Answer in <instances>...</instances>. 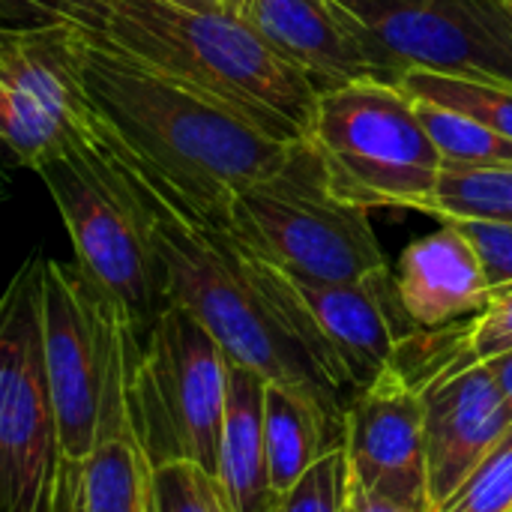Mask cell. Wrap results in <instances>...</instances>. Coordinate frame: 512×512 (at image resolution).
Wrapping results in <instances>:
<instances>
[{
  "instance_id": "obj_18",
  "label": "cell",
  "mask_w": 512,
  "mask_h": 512,
  "mask_svg": "<svg viewBox=\"0 0 512 512\" xmlns=\"http://www.w3.org/2000/svg\"><path fill=\"white\" fill-rule=\"evenodd\" d=\"M264 390L267 378L228 360L225 420L216 477L234 512H273L279 501L267 474Z\"/></svg>"
},
{
  "instance_id": "obj_26",
  "label": "cell",
  "mask_w": 512,
  "mask_h": 512,
  "mask_svg": "<svg viewBox=\"0 0 512 512\" xmlns=\"http://www.w3.org/2000/svg\"><path fill=\"white\" fill-rule=\"evenodd\" d=\"M435 512H512V432Z\"/></svg>"
},
{
  "instance_id": "obj_28",
  "label": "cell",
  "mask_w": 512,
  "mask_h": 512,
  "mask_svg": "<svg viewBox=\"0 0 512 512\" xmlns=\"http://www.w3.org/2000/svg\"><path fill=\"white\" fill-rule=\"evenodd\" d=\"M471 240L489 291L512 288V222L495 219H453Z\"/></svg>"
},
{
  "instance_id": "obj_4",
  "label": "cell",
  "mask_w": 512,
  "mask_h": 512,
  "mask_svg": "<svg viewBox=\"0 0 512 512\" xmlns=\"http://www.w3.org/2000/svg\"><path fill=\"white\" fill-rule=\"evenodd\" d=\"M36 174L69 231L75 267L123 312L129 330L144 342L168 306L162 267L147 213L96 135L90 108L81 138Z\"/></svg>"
},
{
  "instance_id": "obj_12",
  "label": "cell",
  "mask_w": 512,
  "mask_h": 512,
  "mask_svg": "<svg viewBox=\"0 0 512 512\" xmlns=\"http://www.w3.org/2000/svg\"><path fill=\"white\" fill-rule=\"evenodd\" d=\"M345 453L351 480L360 489L432 510L423 399L393 366L354 393L345 420Z\"/></svg>"
},
{
  "instance_id": "obj_3",
  "label": "cell",
  "mask_w": 512,
  "mask_h": 512,
  "mask_svg": "<svg viewBox=\"0 0 512 512\" xmlns=\"http://www.w3.org/2000/svg\"><path fill=\"white\" fill-rule=\"evenodd\" d=\"M96 33L282 141H303L318 87L234 9L183 0H99Z\"/></svg>"
},
{
  "instance_id": "obj_17",
  "label": "cell",
  "mask_w": 512,
  "mask_h": 512,
  "mask_svg": "<svg viewBox=\"0 0 512 512\" xmlns=\"http://www.w3.org/2000/svg\"><path fill=\"white\" fill-rule=\"evenodd\" d=\"M153 468L132 426L108 429L78 462H63L54 512H150Z\"/></svg>"
},
{
  "instance_id": "obj_6",
  "label": "cell",
  "mask_w": 512,
  "mask_h": 512,
  "mask_svg": "<svg viewBox=\"0 0 512 512\" xmlns=\"http://www.w3.org/2000/svg\"><path fill=\"white\" fill-rule=\"evenodd\" d=\"M141 348L123 312L75 264L45 258L42 354L63 462L84 459L102 432L132 426L126 381Z\"/></svg>"
},
{
  "instance_id": "obj_24",
  "label": "cell",
  "mask_w": 512,
  "mask_h": 512,
  "mask_svg": "<svg viewBox=\"0 0 512 512\" xmlns=\"http://www.w3.org/2000/svg\"><path fill=\"white\" fill-rule=\"evenodd\" d=\"M150 512H234L228 495L210 471L192 462H171L153 468V510Z\"/></svg>"
},
{
  "instance_id": "obj_20",
  "label": "cell",
  "mask_w": 512,
  "mask_h": 512,
  "mask_svg": "<svg viewBox=\"0 0 512 512\" xmlns=\"http://www.w3.org/2000/svg\"><path fill=\"white\" fill-rule=\"evenodd\" d=\"M345 447V438L297 390L270 384L264 390V450L276 495H285L324 453Z\"/></svg>"
},
{
  "instance_id": "obj_14",
  "label": "cell",
  "mask_w": 512,
  "mask_h": 512,
  "mask_svg": "<svg viewBox=\"0 0 512 512\" xmlns=\"http://www.w3.org/2000/svg\"><path fill=\"white\" fill-rule=\"evenodd\" d=\"M228 6L318 93L369 78L396 84L336 0H228Z\"/></svg>"
},
{
  "instance_id": "obj_32",
  "label": "cell",
  "mask_w": 512,
  "mask_h": 512,
  "mask_svg": "<svg viewBox=\"0 0 512 512\" xmlns=\"http://www.w3.org/2000/svg\"><path fill=\"white\" fill-rule=\"evenodd\" d=\"M183 3H198V6H225V9H231V6H228V0H183Z\"/></svg>"
},
{
  "instance_id": "obj_23",
  "label": "cell",
  "mask_w": 512,
  "mask_h": 512,
  "mask_svg": "<svg viewBox=\"0 0 512 512\" xmlns=\"http://www.w3.org/2000/svg\"><path fill=\"white\" fill-rule=\"evenodd\" d=\"M399 87L414 99H426L435 105L465 111L512 141V87L489 84V81L447 78V75L420 72V69L405 72L399 78Z\"/></svg>"
},
{
  "instance_id": "obj_9",
  "label": "cell",
  "mask_w": 512,
  "mask_h": 512,
  "mask_svg": "<svg viewBox=\"0 0 512 512\" xmlns=\"http://www.w3.org/2000/svg\"><path fill=\"white\" fill-rule=\"evenodd\" d=\"M42 264L33 252L0 294V512H54L63 468L42 354Z\"/></svg>"
},
{
  "instance_id": "obj_13",
  "label": "cell",
  "mask_w": 512,
  "mask_h": 512,
  "mask_svg": "<svg viewBox=\"0 0 512 512\" xmlns=\"http://www.w3.org/2000/svg\"><path fill=\"white\" fill-rule=\"evenodd\" d=\"M417 393L423 399L429 501L438 510L510 435L512 405L486 363L441 375Z\"/></svg>"
},
{
  "instance_id": "obj_11",
  "label": "cell",
  "mask_w": 512,
  "mask_h": 512,
  "mask_svg": "<svg viewBox=\"0 0 512 512\" xmlns=\"http://www.w3.org/2000/svg\"><path fill=\"white\" fill-rule=\"evenodd\" d=\"M66 33L6 36L0 45V144L30 171L69 150L87 123Z\"/></svg>"
},
{
  "instance_id": "obj_10",
  "label": "cell",
  "mask_w": 512,
  "mask_h": 512,
  "mask_svg": "<svg viewBox=\"0 0 512 512\" xmlns=\"http://www.w3.org/2000/svg\"><path fill=\"white\" fill-rule=\"evenodd\" d=\"M372 54L393 72L512 87V0H345Z\"/></svg>"
},
{
  "instance_id": "obj_30",
  "label": "cell",
  "mask_w": 512,
  "mask_h": 512,
  "mask_svg": "<svg viewBox=\"0 0 512 512\" xmlns=\"http://www.w3.org/2000/svg\"><path fill=\"white\" fill-rule=\"evenodd\" d=\"M486 366L492 369V375L498 378V384H501L504 396L510 399V405H512V351L501 354V357H495V360H489Z\"/></svg>"
},
{
  "instance_id": "obj_36",
  "label": "cell",
  "mask_w": 512,
  "mask_h": 512,
  "mask_svg": "<svg viewBox=\"0 0 512 512\" xmlns=\"http://www.w3.org/2000/svg\"><path fill=\"white\" fill-rule=\"evenodd\" d=\"M336 3H345V0H336Z\"/></svg>"
},
{
  "instance_id": "obj_31",
  "label": "cell",
  "mask_w": 512,
  "mask_h": 512,
  "mask_svg": "<svg viewBox=\"0 0 512 512\" xmlns=\"http://www.w3.org/2000/svg\"><path fill=\"white\" fill-rule=\"evenodd\" d=\"M12 168H18V162H15L12 153L0 144V180H9V177H12Z\"/></svg>"
},
{
  "instance_id": "obj_15",
  "label": "cell",
  "mask_w": 512,
  "mask_h": 512,
  "mask_svg": "<svg viewBox=\"0 0 512 512\" xmlns=\"http://www.w3.org/2000/svg\"><path fill=\"white\" fill-rule=\"evenodd\" d=\"M288 279L354 390L378 381L393 366L399 339L417 330L399 303L393 270L363 282H318L291 273Z\"/></svg>"
},
{
  "instance_id": "obj_16",
  "label": "cell",
  "mask_w": 512,
  "mask_h": 512,
  "mask_svg": "<svg viewBox=\"0 0 512 512\" xmlns=\"http://www.w3.org/2000/svg\"><path fill=\"white\" fill-rule=\"evenodd\" d=\"M399 303L417 330H441L486 309L492 291L480 258L453 219L414 240L393 273Z\"/></svg>"
},
{
  "instance_id": "obj_1",
  "label": "cell",
  "mask_w": 512,
  "mask_h": 512,
  "mask_svg": "<svg viewBox=\"0 0 512 512\" xmlns=\"http://www.w3.org/2000/svg\"><path fill=\"white\" fill-rule=\"evenodd\" d=\"M93 129L147 213L168 303L195 315L231 363L297 390L345 438L348 405L357 390L288 273L249 252L231 231L192 219L126 159L96 117Z\"/></svg>"
},
{
  "instance_id": "obj_22",
  "label": "cell",
  "mask_w": 512,
  "mask_h": 512,
  "mask_svg": "<svg viewBox=\"0 0 512 512\" xmlns=\"http://www.w3.org/2000/svg\"><path fill=\"white\" fill-rule=\"evenodd\" d=\"M426 216L512 222V168L444 171Z\"/></svg>"
},
{
  "instance_id": "obj_29",
  "label": "cell",
  "mask_w": 512,
  "mask_h": 512,
  "mask_svg": "<svg viewBox=\"0 0 512 512\" xmlns=\"http://www.w3.org/2000/svg\"><path fill=\"white\" fill-rule=\"evenodd\" d=\"M348 504H351L354 512H432L411 507V504H399V501H390V498H378V495L360 489L354 480H351V501Z\"/></svg>"
},
{
  "instance_id": "obj_5",
  "label": "cell",
  "mask_w": 512,
  "mask_h": 512,
  "mask_svg": "<svg viewBox=\"0 0 512 512\" xmlns=\"http://www.w3.org/2000/svg\"><path fill=\"white\" fill-rule=\"evenodd\" d=\"M303 141L330 192L363 210L426 213L444 174L414 99L390 81L369 78L318 93Z\"/></svg>"
},
{
  "instance_id": "obj_7",
  "label": "cell",
  "mask_w": 512,
  "mask_h": 512,
  "mask_svg": "<svg viewBox=\"0 0 512 512\" xmlns=\"http://www.w3.org/2000/svg\"><path fill=\"white\" fill-rule=\"evenodd\" d=\"M225 231L258 258L303 279L363 282L390 270L369 210L330 192L306 141L294 144L273 177L234 201Z\"/></svg>"
},
{
  "instance_id": "obj_21",
  "label": "cell",
  "mask_w": 512,
  "mask_h": 512,
  "mask_svg": "<svg viewBox=\"0 0 512 512\" xmlns=\"http://www.w3.org/2000/svg\"><path fill=\"white\" fill-rule=\"evenodd\" d=\"M414 105L444 162V171L512 168V141L507 135L447 105H435L426 99H414Z\"/></svg>"
},
{
  "instance_id": "obj_19",
  "label": "cell",
  "mask_w": 512,
  "mask_h": 512,
  "mask_svg": "<svg viewBox=\"0 0 512 512\" xmlns=\"http://www.w3.org/2000/svg\"><path fill=\"white\" fill-rule=\"evenodd\" d=\"M512 351V288L495 291L474 318L456 321L441 330H414L399 339L393 369L414 387L489 363Z\"/></svg>"
},
{
  "instance_id": "obj_2",
  "label": "cell",
  "mask_w": 512,
  "mask_h": 512,
  "mask_svg": "<svg viewBox=\"0 0 512 512\" xmlns=\"http://www.w3.org/2000/svg\"><path fill=\"white\" fill-rule=\"evenodd\" d=\"M69 60L108 138L192 219L225 228L234 201L273 177L282 141L225 102L174 81L87 27H69Z\"/></svg>"
},
{
  "instance_id": "obj_25",
  "label": "cell",
  "mask_w": 512,
  "mask_h": 512,
  "mask_svg": "<svg viewBox=\"0 0 512 512\" xmlns=\"http://www.w3.org/2000/svg\"><path fill=\"white\" fill-rule=\"evenodd\" d=\"M351 501V465L345 447L324 453L285 495L273 512H345Z\"/></svg>"
},
{
  "instance_id": "obj_8",
  "label": "cell",
  "mask_w": 512,
  "mask_h": 512,
  "mask_svg": "<svg viewBox=\"0 0 512 512\" xmlns=\"http://www.w3.org/2000/svg\"><path fill=\"white\" fill-rule=\"evenodd\" d=\"M225 390V351L195 315L168 303L126 381L132 432L150 468L192 462L216 477Z\"/></svg>"
},
{
  "instance_id": "obj_35",
  "label": "cell",
  "mask_w": 512,
  "mask_h": 512,
  "mask_svg": "<svg viewBox=\"0 0 512 512\" xmlns=\"http://www.w3.org/2000/svg\"><path fill=\"white\" fill-rule=\"evenodd\" d=\"M3 39H6V36H0V45H3Z\"/></svg>"
},
{
  "instance_id": "obj_33",
  "label": "cell",
  "mask_w": 512,
  "mask_h": 512,
  "mask_svg": "<svg viewBox=\"0 0 512 512\" xmlns=\"http://www.w3.org/2000/svg\"><path fill=\"white\" fill-rule=\"evenodd\" d=\"M9 195V180H0V201Z\"/></svg>"
},
{
  "instance_id": "obj_27",
  "label": "cell",
  "mask_w": 512,
  "mask_h": 512,
  "mask_svg": "<svg viewBox=\"0 0 512 512\" xmlns=\"http://www.w3.org/2000/svg\"><path fill=\"white\" fill-rule=\"evenodd\" d=\"M99 24V0H0V36Z\"/></svg>"
},
{
  "instance_id": "obj_34",
  "label": "cell",
  "mask_w": 512,
  "mask_h": 512,
  "mask_svg": "<svg viewBox=\"0 0 512 512\" xmlns=\"http://www.w3.org/2000/svg\"><path fill=\"white\" fill-rule=\"evenodd\" d=\"M345 512H354V510H351V504H348V510H345Z\"/></svg>"
}]
</instances>
